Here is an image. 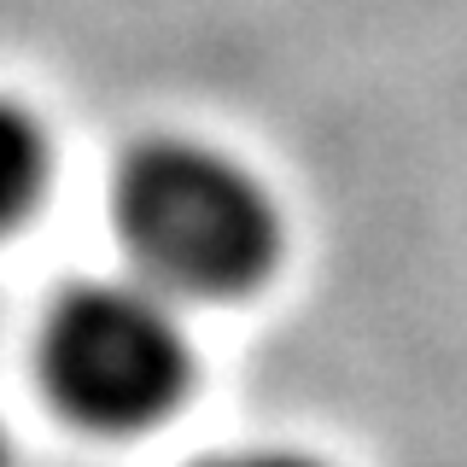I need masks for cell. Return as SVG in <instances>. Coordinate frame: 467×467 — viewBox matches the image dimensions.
<instances>
[{"label": "cell", "mask_w": 467, "mask_h": 467, "mask_svg": "<svg viewBox=\"0 0 467 467\" xmlns=\"http://www.w3.org/2000/svg\"><path fill=\"white\" fill-rule=\"evenodd\" d=\"M53 146L24 106L0 99V234H12L47 193Z\"/></svg>", "instance_id": "cell-3"}, {"label": "cell", "mask_w": 467, "mask_h": 467, "mask_svg": "<svg viewBox=\"0 0 467 467\" xmlns=\"http://www.w3.org/2000/svg\"><path fill=\"white\" fill-rule=\"evenodd\" d=\"M111 211L135 275L170 298H240L281 257V211L240 158L204 140H146L123 158Z\"/></svg>", "instance_id": "cell-1"}, {"label": "cell", "mask_w": 467, "mask_h": 467, "mask_svg": "<svg viewBox=\"0 0 467 467\" xmlns=\"http://www.w3.org/2000/svg\"><path fill=\"white\" fill-rule=\"evenodd\" d=\"M41 374L82 427H158L193 386V345L175 298L123 281H82L41 327Z\"/></svg>", "instance_id": "cell-2"}, {"label": "cell", "mask_w": 467, "mask_h": 467, "mask_svg": "<svg viewBox=\"0 0 467 467\" xmlns=\"http://www.w3.org/2000/svg\"><path fill=\"white\" fill-rule=\"evenodd\" d=\"M0 467H12V444H6V432H0Z\"/></svg>", "instance_id": "cell-5"}, {"label": "cell", "mask_w": 467, "mask_h": 467, "mask_svg": "<svg viewBox=\"0 0 467 467\" xmlns=\"http://www.w3.org/2000/svg\"><path fill=\"white\" fill-rule=\"evenodd\" d=\"M204 467H327V462L298 456V450H234V456H216Z\"/></svg>", "instance_id": "cell-4"}]
</instances>
